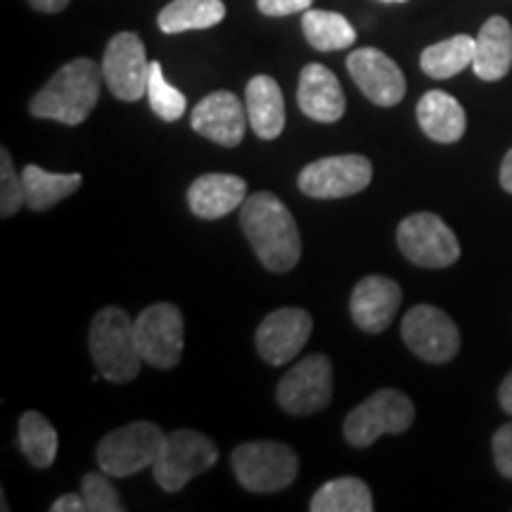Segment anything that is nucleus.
Segmentation results:
<instances>
[{"label":"nucleus","mask_w":512,"mask_h":512,"mask_svg":"<svg viewBox=\"0 0 512 512\" xmlns=\"http://www.w3.org/2000/svg\"><path fill=\"white\" fill-rule=\"evenodd\" d=\"M147 98H150L152 112L162 121H178L185 114L188 100L178 88L166 81L162 62L150 64V81H147Z\"/></svg>","instance_id":"29"},{"label":"nucleus","mask_w":512,"mask_h":512,"mask_svg":"<svg viewBox=\"0 0 512 512\" xmlns=\"http://www.w3.org/2000/svg\"><path fill=\"white\" fill-rule=\"evenodd\" d=\"M494 463L503 477L512 479V422L503 425L501 430L494 434Z\"/></svg>","instance_id":"32"},{"label":"nucleus","mask_w":512,"mask_h":512,"mask_svg":"<svg viewBox=\"0 0 512 512\" xmlns=\"http://www.w3.org/2000/svg\"><path fill=\"white\" fill-rule=\"evenodd\" d=\"M313 5V0H256V8L266 17H287L294 12H306Z\"/></svg>","instance_id":"33"},{"label":"nucleus","mask_w":512,"mask_h":512,"mask_svg":"<svg viewBox=\"0 0 512 512\" xmlns=\"http://www.w3.org/2000/svg\"><path fill=\"white\" fill-rule=\"evenodd\" d=\"M190 124L211 143L235 147L242 143L249 126L247 107L230 91H214L197 102Z\"/></svg>","instance_id":"16"},{"label":"nucleus","mask_w":512,"mask_h":512,"mask_svg":"<svg viewBox=\"0 0 512 512\" xmlns=\"http://www.w3.org/2000/svg\"><path fill=\"white\" fill-rule=\"evenodd\" d=\"M24 181V197H27V207L31 211H46L55 207L57 202L67 200L81 188V174H53V171L41 169L36 164H27L22 171Z\"/></svg>","instance_id":"24"},{"label":"nucleus","mask_w":512,"mask_h":512,"mask_svg":"<svg viewBox=\"0 0 512 512\" xmlns=\"http://www.w3.org/2000/svg\"><path fill=\"white\" fill-rule=\"evenodd\" d=\"M240 226L254 254L271 273H287L299 264L302 238L287 204L273 192H256L240 207Z\"/></svg>","instance_id":"1"},{"label":"nucleus","mask_w":512,"mask_h":512,"mask_svg":"<svg viewBox=\"0 0 512 512\" xmlns=\"http://www.w3.org/2000/svg\"><path fill=\"white\" fill-rule=\"evenodd\" d=\"M88 347L95 368L105 380L126 384L136 380L143 366L136 342V320L119 306H105L95 313L91 332H88Z\"/></svg>","instance_id":"3"},{"label":"nucleus","mask_w":512,"mask_h":512,"mask_svg":"<svg viewBox=\"0 0 512 512\" xmlns=\"http://www.w3.org/2000/svg\"><path fill=\"white\" fill-rule=\"evenodd\" d=\"M238 482L254 494H278L294 484L299 475V458L280 441H247L230 456Z\"/></svg>","instance_id":"4"},{"label":"nucleus","mask_w":512,"mask_h":512,"mask_svg":"<svg viewBox=\"0 0 512 512\" xmlns=\"http://www.w3.org/2000/svg\"><path fill=\"white\" fill-rule=\"evenodd\" d=\"M373 508V494L358 477L330 479L311 498L313 512H373Z\"/></svg>","instance_id":"25"},{"label":"nucleus","mask_w":512,"mask_h":512,"mask_svg":"<svg viewBox=\"0 0 512 512\" xmlns=\"http://www.w3.org/2000/svg\"><path fill=\"white\" fill-rule=\"evenodd\" d=\"M472 69L482 81H501L512 69V27L505 17L486 19L475 38Z\"/></svg>","instance_id":"21"},{"label":"nucleus","mask_w":512,"mask_h":512,"mask_svg":"<svg viewBox=\"0 0 512 512\" xmlns=\"http://www.w3.org/2000/svg\"><path fill=\"white\" fill-rule=\"evenodd\" d=\"M382 3H408V0H382Z\"/></svg>","instance_id":"38"},{"label":"nucleus","mask_w":512,"mask_h":512,"mask_svg":"<svg viewBox=\"0 0 512 512\" xmlns=\"http://www.w3.org/2000/svg\"><path fill=\"white\" fill-rule=\"evenodd\" d=\"M498 401H501L503 411L512 415V373L505 377L501 389H498Z\"/></svg>","instance_id":"36"},{"label":"nucleus","mask_w":512,"mask_h":512,"mask_svg":"<svg viewBox=\"0 0 512 512\" xmlns=\"http://www.w3.org/2000/svg\"><path fill=\"white\" fill-rule=\"evenodd\" d=\"M24 204H27V197H24V181L22 176H17L8 147H3V150H0V216H3V219H10V216H15L17 211L24 207Z\"/></svg>","instance_id":"31"},{"label":"nucleus","mask_w":512,"mask_h":512,"mask_svg":"<svg viewBox=\"0 0 512 512\" xmlns=\"http://www.w3.org/2000/svg\"><path fill=\"white\" fill-rule=\"evenodd\" d=\"M245 107L252 131L261 140H275L285 128V100L275 79L266 74L247 83Z\"/></svg>","instance_id":"20"},{"label":"nucleus","mask_w":512,"mask_h":512,"mask_svg":"<svg viewBox=\"0 0 512 512\" xmlns=\"http://www.w3.org/2000/svg\"><path fill=\"white\" fill-rule=\"evenodd\" d=\"M311 332L313 320L304 309H278L268 313L256 328V351L271 366H285L306 347Z\"/></svg>","instance_id":"14"},{"label":"nucleus","mask_w":512,"mask_h":512,"mask_svg":"<svg viewBox=\"0 0 512 512\" xmlns=\"http://www.w3.org/2000/svg\"><path fill=\"white\" fill-rule=\"evenodd\" d=\"M347 69L361 93L377 107L399 105L406 95V76L392 57L377 48H358L349 55Z\"/></svg>","instance_id":"15"},{"label":"nucleus","mask_w":512,"mask_h":512,"mask_svg":"<svg viewBox=\"0 0 512 512\" xmlns=\"http://www.w3.org/2000/svg\"><path fill=\"white\" fill-rule=\"evenodd\" d=\"M72 0H29V5L38 12H46V15H55V12H62Z\"/></svg>","instance_id":"35"},{"label":"nucleus","mask_w":512,"mask_h":512,"mask_svg":"<svg viewBox=\"0 0 512 512\" xmlns=\"http://www.w3.org/2000/svg\"><path fill=\"white\" fill-rule=\"evenodd\" d=\"M373 181V164L363 155L323 157L304 166L297 183L313 200H339L366 190Z\"/></svg>","instance_id":"10"},{"label":"nucleus","mask_w":512,"mask_h":512,"mask_svg":"<svg viewBox=\"0 0 512 512\" xmlns=\"http://www.w3.org/2000/svg\"><path fill=\"white\" fill-rule=\"evenodd\" d=\"M475 43V38L467 34H458L441 43H434V46L422 50V72L432 76V79H451V76L460 74L463 69L472 67V62H475Z\"/></svg>","instance_id":"26"},{"label":"nucleus","mask_w":512,"mask_h":512,"mask_svg":"<svg viewBox=\"0 0 512 512\" xmlns=\"http://www.w3.org/2000/svg\"><path fill=\"white\" fill-rule=\"evenodd\" d=\"M53 512H83L86 510V501H83L81 494H64L57 498V501L50 505Z\"/></svg>","instance_id":"34"},{"label":"nucleus","mask_w":512,"mask_h":512,"mask_svg":"<svg viewBox=\"0 0 512 512\" xmlns=\"http://www.w3.org/2000/svg\"><path fill=\"white\" fill-rule=\"evenodd\" d=\"M401 337L415 356L427 363H448L460 351V330L437 306L418 304L403 316Z\"/></svg>","instance_id":"9"},{"label":"nucleus","mask_w":512,"mask_h":512,"mask_svg":"<svg viewBox=\"0 0 512 512\" xmlns=\"http://www.w3.org/2000/svg\"><path fill=\"white\" fill-rule=\"evenodd\" d=\"M297 100L299 110L318 124H335L347 110V98L337 76L318 62L306 64L299 74Z\"/></svg>","instance_id":"18"},{"label":"nucleus","mask_w":512,"mask_h":512,"mask_svg":"<svg viewBox=\"0 0 512 512\" xmlns=\"http://www.w3.org/2000/svg\"><path fill=\"white\" fill-rule=\"evenodd\" d=\"M278 403L290 415H313L332 401V363L325 354L306 356L278 382Z\"/></svg>","instance_id":"13"},{"label":"nucleus","mask_w":512,"mask_h":512,"mask_svg":"<svg viewBox=\"0 0 512 512\" xmlns=\"http://www.w3.org/2000/svg\"><path fill=\"white\" fill-rule=\"evenodd\" d=\"M150 64L140 36L133 31H121L112 36L102 55V79L117 100L138 102L147 93Z\"/></svg>","instance_id":"11"},{"label":"nucleus","mask_w":512,"mask_h":512,"mask_svg":"<svg viewBox=\"0 0 512 512\" xmlns=\"http://www.w3.org/2000/svg\"><path fill=\"white\" fill-rule=\"evenodd\" d=\"M136 342L145 363L171 370L183 356V313L178 306L152 304L136 318Z\"/></svg>","instance_id":"12"},{"label":"nucleus","mask_w":512,"mask_h":512,"mask_svg":"<svg viewBox=\"0 0 512 512\" xmlns=\"http://www.w3.org/2000/svg\"><path fill=\"white\" fill-rule=\"evenodd\" d=\"M81 496L86 501V512H121L124 503L110 482L107 472H88L81 479Z\"/></svg>","instance_id":"30"},{"label":"nucleus","mask_w":512,"mask_h":512,"mask_svg":"<svg viewBox=\"0 0 512 512\" xmlns=\"http://www.w3.org/2000/svg\"><path fill=\"white\" fill-rule=\"evenodd\" d=\"M247 200L245 178L233 174H204L188 188V207L197 219L216 221Z\"/></svg>","instance_id":"19"},{"label":"nucleus","mask_w":512,"mask_h":512,"mask_svg":"<svg viewBox=\"0 0 512 512\" xmlns=\"http://www.w3.org/2000/svg\"><path fill=\"white\" fill-rule=\"evenodd\" d=\"M302 29L309 46L320 53L351 48L356 43V29L339 12L330 10H306L302 17Z\"/></svg>","instance_id":"27"},{"label":"nucleus","mask_w":512,"mask_h":512,"mask_svg":"<svg viewBox=\"0 0 512 512\" xmlns=\"http://www.w3.org/2000/svg\"><path fill=\"white\" fill-rule=\"evenodd\" d=\"M403 292L399 283L384 275H366L361 278L351 292L349 311L354 323L363 332L380 335L389 328L396 311H399Z\"/></svg>","instance_id":"17"},{"label":"nucleus","mask_w":512,"mask_h":512,"mask_svg":"<svg viewBox=\"0 0 512 512\" xmlns=\"http://www.w3.org/2000/svg\"><path fill=\"white\" fill-rule=\"evenodd\" d=\"M166 434L155 422H131L107 434L98 446V465L110 477L124 479L155 465Z\"/></svg>","instance_id":"7"},{"label":"nucleus","mask_w":512,"mask_h":512,"mask_svg":"<svg viewBox=\"0 0 512 512\" xmlns=\"http://www.w3.org/2000/svg\"><path fill=\"white\" fill-rule=\"evenodd\" d=\"M501 188L512 195V150L503 157V164H501Z\"/></svg>","instance_id":"37"},{"label":"nucleus","mask_w":512,"mask_h":512,"mask_svg":"<svg viewBox=\"0 0 512 512\" xmlns=\"http://www.w3.org/2000/svg\"><path fill=\"white\" fill-rule=\"evenodd\" d=\"M418 124L434 143H458L465 136L467 117L463 105L444 91L425 93L418 102Z\"/></svg>","instance_id":"22"},{"label":"nucleus","mask_w":512,"mask_h":512,"mask_svg":"<svg viewBox=\"0 0 512 512\" xmlns=\"http://www.w3.org/2000/svg\"><path fill=\"white\" fill-rule=\"evenodd\" d=\"M223 17H226V5L221 0H171L159 12L157 22L164 34H183V31L216 27Z\"/></svg>","instance_id":"23"},{"label":"nucleus","mask_w":512,"mask_h":512,"mask_svg":"<svg viewBox=\"0 0 512 512\" xmlns=\"http://www.w3.org/2000/svg\"><path fill=\"white\" fill-rule=\"evenodd\" d=\"M102 81H105L102 79V67L88 57L67 62L31 98L29 112L38 119L79 126L91 117L95 105H98Z\"/></svg>","instance_id":"2"},{"label":"nucleus","mask_w":512,"mask_h":512,"mask_svg":"<svg viewBox=\"0 0 512 512\" xmlns=\"http://www.w3.org/2000/svg\"><path fill=\"white\" fill-rule=\"evenodd\" d=\"M415 420V406L396 389H380L344 420V439L351 446L366 448L382 434H403Z\"/></svg>","instance_id":"6"},{"label":"nucleus","mask_w":512,"mask_h":512,"mask_svg":"<svg viewBox=\"0 0 512 512\" xmlns=\"http://www.w3.org/2000/svg\"><path fill=\"white\" fill-rule=\"evenodd\" d=\"M219 460V448L207 434L195 430H176L164 437L159 456L152 465L157 484L174 494L190 484L202 472L211 470Z\"/></svg>","instance_id":"5"},{"label":"nucleus","mask_w":512,"mask_h":512,"mask_svg":"<svg viewBox=\"0 0 512 512\" xmlns=\"http://www.w3.org/2000/svg\"><path fill=\"white\" fill-rule=\"evenodd\" d=\"M57 432L48 418L38 411H27L19 418V448L34 467H50L57 458Z\"/></svg>","instance_id":"28"},{"label":"nucleus","mask_w":512,"mask_h":512,"mask_svg":"<svg viewBox=\"0 0 512 512\" xmlns=\"http://www.w3.org/2000/svg\"><path fill=\"white\" fill-rule=\"evenodd\" d=\"M401 254L420 268H448L460 259V242L437 214L406 216L396 230Z\"/></svg>","instance_id":"8"}]
</instances>
